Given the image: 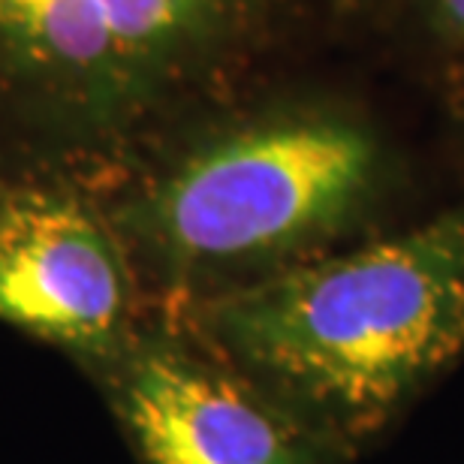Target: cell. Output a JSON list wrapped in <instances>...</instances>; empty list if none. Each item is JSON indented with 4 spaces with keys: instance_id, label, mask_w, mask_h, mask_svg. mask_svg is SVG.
I'll return each mask as SVG.
<instances>
[{
    "instance_id": "5",
    "label": "cell",
    "mask_w": 464,
    "mask_h": 464,
    "mask_svg": "<svg viewBox=\"0 0 464 464\" xmlns=\"http://www.w3.org/2000/svg\"><path fill=\"white\" fill-rule=\"evenodd\" d=\"M124 302V266L85 211L27 199L0 215V320L67 344H103Z\"/></svg>"
},
{
    "instance_id": "3",
    "label": "cell",
    "mask_w": 464,
    "mask_h": 464,
    "mask_svg": "<svg viewBox=\"0 0 464 464\" xmlns=\"http://www.w3.org/2000/svg\"><path fill=\"white\" fill-rule=\"evenodd\" d=\"M220 0H0V54L72 91H124L206 31Z\"/></svg>"
},
{
    "instance_id": "4",
    "label": "cell",
    "mask_w": 464,
    "mask_h": 464,
    "mask_svg": "<svg viewBox=\"0 0 464 464\" xmlns=\"http://www.w3.org/2000/svg\"><path fill=\"white\" fill-rule=\"evenodd\" d=\"M121 416L148 464H317L284 416L179 350H148L127 368Z\"/></svg>"
},
{
    "instance_id": "2",
    "label": "cell",
    "mask_w": 464,
    "mask_h": 464,
    "mask_svg": "<svg viewBox=\"0 0 464 464\" xmlns=\"http://www.w3.org/2000/svg\"><path fill=\"white\" fill-rule=\"evenodd\" d=\"M374 142L329 118L245 130L193 154L151 202V227L184 259H241L338 227L374 181Z\"/></svg>"
},
{
    "instance_id": "6",
    "label": "cell",
    "mask_w": 464,
    "mask_h": 464,
    "mask_svg": "<svg viewBox=\"0 0 464 464\" xmlns=\"http://www.w3.org/2000/svg\"><path fill=\"white\" fill-rule=\"evenodd\" d=\"M440 13L452 31L464 34V0H440Z\"/></svg>"
},
{
    "instance_id": "1",
    "label": "cell",
    "mask_w": 464,
    "mask_h": 464,
    "mask_svg": "<svg viewBox=\"0 0 464 464\" xmlns=\"http://www.w3.org/2000/svg\"><path fill=\"white\" fill-rule=\"evenodd\" d=\"M215 326L304 401L383 416L464 350V211L241 290Z\"/></svg>"
}]
</instances>
